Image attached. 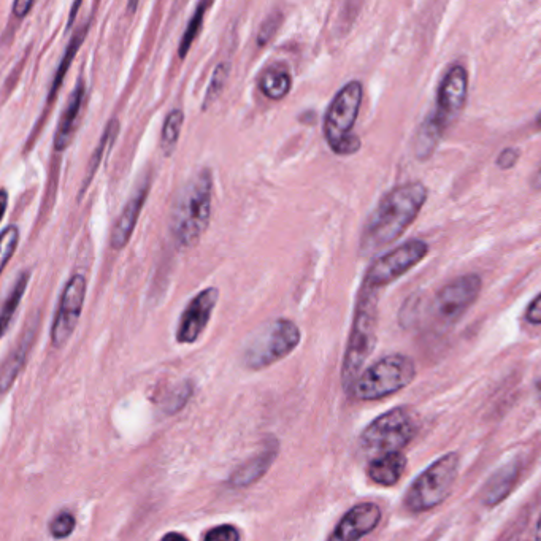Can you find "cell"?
<instances>
[{
	"mask_svg": "<svg viewBox=\"0 0 541 541\" xmlns=\"http://www.w3.org/2000/svg\"><path fill=\"white\" fill-rule=\"evenodd\" d=\"M467 96H469V75L464 66L457 64L443 77L438 88L437 107L430 116H427L423 124L443 137L449 124H453L464 110Z\"/></svg>",
	"mask_w": 541,
	"mask_h": 541,
	"instance_id": "30bf717a",
	"label": "cell"
},
{
	"mask_svg": "<svg viewBox=\"0 0 541 541\" xmlns=\"http://www.w3.org/2000/svg\"><path fill=\"white\" fill-rule=\"evenodd\" d=\"M481 288V278L473 273L445 284L432 302L435 323L440 324V327L456 324L480 297Z\"/></svg>",
	"mask_w": 541,
	"mask_h": 541,
	"instance_id": "8fae6325",
	"label": "cell"
},
{
	"mask_svg": "<svg viewBox=\"0 0 541 541\" xmlns=\"http://www.w3.org/2000/svg\"><path fill=\"white\" fill-rule=\"evenodd\" d=\"M405 469H407V457L403 456V453L386 454L370 462V480L383 488H391L399 483Z\"/></svg>",
	"mask_w": 541,
	"mask_h": 541,
	"instance_id": "e0dca14e",
	"label": "cell"
},
{
	"mask_svg": "<svg viewBox=\"0 0 541 541\" xmlns=\"http://www.w3.org/2000/svg\"><path fill=\"white\" fill-rule=\"evenodd\" d=\"M34 5L35 2H32V0H16L15 4H13V15L16 18H24V16L29 15Z\"/></svg>",
	"mask_w": 541,
	"mask_h": 541,
	"instance_id": "836d02e7",
	"label": "cell"
},
{
	"mask_svg": "<svg viewBox=\"0 0 541 541\" xmlns=\"http://www.w3.org/2000/svg\"><path fill=\"white\" fill-rule=\"evenodd\" d=\"M364 88L361 81L346 83L330 102L324 116V137L330 150L340 156L354 154L361 148V140L354 134L357 116L361 112Z\"/></svg>",
	"mask_w": 541,
	"mask_h": 541,
	"instance_id": "277c9868",
	"label": "cell"
},
{
	"mask_svg": "<svg viewBox=\"0 0 541 541\" xmlns=\"http://www.w3.org/2000/svg\"><path fill=\"white\" fill-rule=\"evenodd\" d=\"M416 377L413 359L391 354L370 365L354 381L351 394L359 400H380L407 388Z\"/></svg>",
	"mask_w": 541,
	"mask_h": 541,
	"instance_id": "8992f818",
	"label": "cell"
},
{
	"mask_svg": "<svg viewBox=\"0 0 541 541\" xmlns=\"http://www.w3.org/2000/svg\"><path fill=\"white\" fill-rule=\"evenodd\" d=\"M526 319L532 326H538L541 323L540 296H535V299L530 302L526 311Z\"/></svg>",
	"mask_w": 541,
	"mask_h": 541,
	"instance_id": "d6a6232c",
	"label": "cell"
},
{
	"mask_svg": "<svg viewBox=\"0 0 541 541\" xmlns=\"http://www.w3.org/2000/svg\"><path fill=\"white\" fill-rule=\"evenodd\" d=\"M212 210L213 175L202 169L186 181L173 200L170 232L178 248L188 250L199 243L212 219Z\"/></svg>",
	"mask_w": 541,
	"mask_h": 541,
	"instance_id": "7a4b0ae2",
	"label": "cell"
},
{
	"mask_svg": "<svg viewBox=\"0 0 541 541\" xmlns=\"http://www.w3.org/2000/svg\"><path fill=\"white\" fill-rule=\"evenodd\" d=\"M18 245H20V229L13 224L5 227L4 231L0 232V275L15 256Z\"/></svg>",
	"mask_w": 541,
	"mask_h": 541,
	"instance_id": "484cf974",
	"label": "cell"
},
{
	"mask_svg": "<svg viewBox=\"0 0 541 541\" xmlns=\"http://www.w3.org/2000/svg\"><path fill=\"white\" fill-rule=\"evenodd\" d=\"M161 541H189L188 537L178 532H170V534L164 535Z\"/></svg>",
	"mask_w": 541,
	"mask_h": 541,
	"instance_id": "d590c367",
	"label": "cell"
},
{
	"mask_svg": "<svg viewBox=\"0 0 541 541\" xmlns=\"http://www.w3.org/2000/svg\"><path fill=\"white\" fill-rule=\"evenodd\" d=\"M229 72H231V67H229L227 62H221V64H218V66L215 67L212 80H210L207 93H205L202 110H207V108L210 107V105L215 104V100L221 96L224 86H226L227 78H229Z\"/></svg>",
	"mask_w": 541,
	"mask_h": 541,
	"instance_id": "4316f807",
	"label": "cell"
},
{
	"mask_svg": "<svg viewBox=\"0 0 541 541\" xmlns=\"http://www.w3.org/2000/svg\"><path fill=\"white\" fill-rule=\"evenodd\" d=\"M300 338L294 321L273 319L251 335L243 350V364L250 370L267 369L296 350Z\"/></svg>",
	"mask_w": 541,
	"mask_h": 541,
	"instance_id": "5b68a950",
	"label": "cell"
},
{
	"mask_svg": "<svg viewBox=\"0 0 541 541\" xmlns=\"http://www.w3.org/2000/svg\"><path fill=\"white\" fill-rule=\"evenodd\" d=\"M280 24V15L270 16L269 20L265 21V23L262 24L261 31H259V45H262V47H264V45H267V43L270 42V39H272L273 35H275V32L278 31V27H280Z\"/></svg>",
	"mask_w": 541,
	"mask_h": 541,
	"instance_id": "4dcf8cb0",
	"label": "cell"
},
{
	"mask_svg": "<svg viewBox=\"0 0 541 541\" xmlns=\"http://www.w3.org/2000/svg\"><path fill=\"white\" fill-rule=\"evenodd\" d=\"M381 522V510L375 503H359L351 508L338 522L329 541H359L377 529Z\"/></svg>",
	"mask_w": 541,
	"mask_h": 541,
	"instance_id": "5bb4252c",
	"label": "cell"
},
{
	"mask_svg": "<svg viewBox=\"0 0 541 541\" xmlns=\"http://www.w3.org/2000/svg\"><path fill=\"white\" fill-rule=\"evenodd\" d=\"M86 100V81L83 78L77 81V85L73 88L70 94L69 102H67L61 119H59L58 129L54 134L53 148L56 153L69 148L72 143L73 135L77 132L78 121H80L81 110L85 105Z\"/></svg>",
	"mask_w": 541,
	"mask_h": 541,
	"instance_id": "2e32d148",
	"label": "cell"
},
{
	"mask_svg": "<svg viewBox=\"0 0 541 541\" xmlns=\"http://www.w3.org/2000/svg\"><path fill=\"white\" fill-rule=\"evenodd\" d=\"M429 197V191L421 181H411L399 186L381 199L375 212L365 223L361 237V253L372 254L392 245L402 237Z\"/></svg>",
	"mask_w": 541,
	"mask_h": 541,
	"instance_id": "6da1fadb",
	"label": "cell"
},
{
	"mask_svg": "<svg viewBox=\"0 0 541 541\" xmlns=\"http://www.w3.org/2000/svg\"><path fill=\"white\" fill-rule=\"evenodd\" d=\"M8 207V192L7 189L0 188V223L4 219L5 213H7Z\"/></svg>",
	"mask_w": 541,
	"mask_h": 541,
	"instance_id": "e575fe53",
	"label": "cell"
},
{
	"mask_svg": "<svg viewBox=\"0 0 541 541\" xmlns=\"http://www.w3.org/2000/svg\"><path fill=\"white\" fill-rule=\"evenodd\" d=\"M459 456L449 453L440 457L429 469L411 483L410 489L405 494V508L410 513H424L434 510L440 503L445 502L446 497L453 491L457 475H459Z\"/></svg>",
	"mask_w": 541,
	"mask_h": 541,
	"instance_id": "52a82bcc",
	"label": "cell"
},
{
	"mask_svg": "<svg viewBox=\"0 0 541 541\" xmlns=\"http://www.w3.org/2000/svg\"><path fill=\"white\" fill-rule=\"evenodd\" d=\"M150 194V181H143L139 188L132 192V196L127 200L123 210L119 213L110 234V245L113 250H123L134 234L135 226L139 223L140 213L145 207L146 199Z\"/></svg>",
	"mask_w": 541,
	"mask_h": 541,
	"instance_id": "9a60e30c",
	"label": "cell"
},
{
	"mask_svg": "<svg viewBox=\"0 0 541 541\" xmlns=\"http://www.w3.org/2000/svg\"><path fill=\"white\" fill-rule=\"evenodd\" d=\"M29 340H31V338L24 340V342L21 343L20 348H16V350L8 356L4 367H0V388H2V383H7V386L12 383L13 378H16V373L20 372V369L24 364V359H26L27 343H29Z\"/></svg>",
	"mask_w": 541,
	"mask_h": 541,
	"instance_id": "83f0119b",
	"label": "cell"
},
{
	"mask_svg": "<svg viewBox=\"0 0 541 541\" xmlns=\"http://www.w3.org/2000/svg\"><path fill=\"white\" fill-rule=\"evenodd\" d=\"M519 161V150L516 148H505L502 153L499 154L497 158V165L500 169L508 170L511 167H515L516 162Z\"/></svg>",
	"mask_w": 541,
	"mask_h": 541,
	"instance_id": "1f68e13d",
	"label": "cell"
},
{
	"mask_svg": "<svg viewBox=\"0 0 541 541\" xmlns=\"http://www.w3.org/2000/svg\"><path fill=\"white\" fill-rule=\"evenodd\" d=\"M75 526H77V519H75V516H73L70 511H61V513H58V516L50 522V534L53 535L54 538L61 540V538L69 537L73 530H75Z\"/></svg>",
	"mask_w": 541,
	"mask_h": 541,
	"instance_id": "f1b7e54d",
	"label": "cell"
},
{
	"mask_svg": "<svg viewBox=\"0 0 541 541\" xmlns=\"http://www.w3.org/2000/svg\"><path fill=\"white\" fill-rule=\"evenodd\" d=\"M261 93L267 99L281 100L291 93L292 77L286 64H273L262 72L259 80Z\"/></svg>",
	"mask_w": 541,
	"mask_h": 541,
	"instance_id": "ac0fdd59",
	"label": "cell"
},
{
	"mask_svg": "<svg viewBox=\"0 0 541 541\" xmlns=\"http://www.w3.org/2000/svg\"><path fill=\"white\" fill-rule=\"evenodd\" d=\"M89 29H91V21H86L83 26L78 29L75 34L72 35V39L69 40V45H67L66 53L62 56L61 62H59L58 70L54 73L53 85H51L50 96L48 100H51V97L56 96L59 88H61L62 81L66 77V73L69 72L70 66H72L73 59L77 56L78 50H80L81 45L85 42L86 35H88Z\"/></svg>",
	"mask_w": 541,
	"mask_h": 541,
	"instance_id": "44dd1931",
	"label": "cell"
},
{
	"mask_svg": "<svg viewBox=\"0 0 541 541\" xmlns=\"http://www.w3.org/2000/svg\"><path fill=\"white\" fill-rule=\"evenodd\" d=\"M518 480V469L515 465H508L505 469H500L499 473L492 476L488 488L484 491V503L486 505H497L502 502Z\"/></svg>",
	"mask_w": 541,
	"mask_h": 541,
	"instance_id": "603a6c76",
	"label": "cell"
},
{
	"mask_svg": "<svg viewBox=\"0 0 541 541\" xmlns=\"http://www.w3.org/2000/svg\"><path fill=\"white\" fill-rule=\"evenodd\" d=\"M416 419L405 408H394L369 424L361 434L362 451L377 459L386 454L400 453L415 438Z\"/></svg>",
	"mask_w": 541,
	"mask_h": 541,
	"instance_id": "ba28073f",
	"label": "cell"
},
{
	"mask_svg": "<svg viewBox=\"0 0 541 541\" xmlns=\"http://www.w3.org/2000/svg\"><path fill=\"white\" fill-rule=\"evenodd\" d=\"M277 457V446L272 445L269 448H265L258 456H254L251 461L243 464L237 472L232 475V486L237 488H246L250 484L256 483L259 478L265 475V472L269 470L272 465L273 459Z\"/></svg>",
	"mask_w": 541,
	"mask_h": 541,
	"instance_id": "d6986e66",
	"label": "cell"
},
{
	"mask_svg": "<svg viewBox=\"0 0 541 541\" xmlns=\"http://www.w3.org/2000/svg\"><path fill=\"white\" fill-rule=\"evenodd\" d=\"M119 134V119L112 118L105 126L104 134L100 137L99 143H97L96 150H94L93 156L89 159L88 169H86L85 180H83V186H81V196L85 194L88 186L91 185L94 175L97 170L100 169V165L104 162L105 156L112 150L113 143H115L116 137Z\"/></svg>",
	"mask_w": 541,
	"mask_h": 541,
	"instance_id": "ffe728a7",
	"label": "cell"
},
{
	"mask_svg": "<svg viewBox=\"0 0 541 541\" xmlns=\"http://www.w3.org/2000/svg\"><path fill=\"white\" fill-rule=\"evenodd\" d=\"M86 291H88V280L81 273L72 275L62 289L53 326H51V343L54 348H62L66 345L77 329L83 307H85Z\"/></svg>",
	"mask_w": 541,
	"mask_h": 541,
	"instance_id": "7c38bea8",
	"label": "cell"
},
{
	"mask_svg": "<svg viewBox=\"0 0 541 541\" xmlns=\"http://www.w3.org/2000/svg\"><path fill=\"white\" fill-rule=\"evenodd\" d=\"M210 7H212L210 2H200L197 5L196 12H194L191 20H189L188 27H186L185 34H183V39H181L180 47H178V56L181 59L186 58V54L191 50L192 43L196 42L197 37H199L202 26H204L205 13H207Z\"/></svg>",
	"mask_w": 541,
	"mask_h": 541,
	"instance_id": "d4e9b609",
	"label": "cell"
},
{
	"mask_svg": "<svg viewBox=\"0 0 541 541\" xmlns=\"http://www.w3.org/2000/svg\"><path fill=\"white\" fill-rule=\"evenodd\" d=\"M29 278H31L29 272H21L20 277L16 278L15 284H13L12 289L5 297L4 304L0 305V338L4 337L8 326L12 323L16 310L20 307L24 292L29 286Z\"/></svg>",
	"mask_w": 541,
	"mask_h": 541,
	"instance_id": "7402d4cb",
	"label": "cell"
},
{
	"mask_svg": "<svg viewBox=\"0 0 541 541\" xmlns=\"http://www.w3.org/2000/svg\"><path fill=\"white\" fill-rule=\"evenodd\" d=\"M80 7H81V2H77V4H73L72 15H70V20H69V26L70 24H72L73 18H75V15H77V10H80Z\"/></svg>",
	"mask_w": 541,
	"mask_h": 541,
	"instance_id": "8d00e7d4",
	"label": "cell"
},
{
	"mask_svg": "<svg viewBox=\"0 0 541 541\" xmlns=\"http://www.w3.org/2000/svg\"><path fill=\"white\" fill-rule=\"evenodd\" d=\"M219 291L216 288H207L200 291L194 299L189 302L188 307L181 315L177 329V342L181 345H192L204 334L213 311L218 304Z\"/></svg>",
	"mask_w": 541,
	"mask_h": 541,
	"instance_id": "4fadbf2b",
	"label": "cell"
},
{
	"mask_svg": "<svg viewBox=\"0 0 541 541\" xmlns=\"http://www.w3.org/2000/svg\"><path fill=\"white\" fill-rule=\"evenodd\" d=\"M427 254H429V245L424 240H410L397 246L373 261L365 273L362 288L380 292L411 269H415L419 262L426 259Z\"/></svg>",
	"mask_w": 541,
	"mask_h": 541,
	"instance_id": "9c48e42d",
	"label": "cell"
},
{
	"mask_svg": "<svg viewBox=\"0 0 541 541\" xmlns=\"http://www.w3.org/2000/svg\"><path fill=\"white\" fill-rule=\"evenodd\" d=\"M204 541H240V534H238L237 527L223 524V526H216L212 530H208Z\"/></svg>",
	"mask_w": 541,
	"mask_h": 541,
	"instance_id": "f546056e",
	"label": "cell"
},
{
	"mask_svg": "<svg viewBox=\"0 0 541 541\" xmlns=\"http://www.w3.org/2000/svg\"><path fill=\"white\" fill-rule=\"evenodd\" d=\"M378 297L380 292L361 289L354 311L353 327L343 359V388L350 392L354 381L361 375L364 364L377 343Z\"/></svg>",
	"mask_w": 541,
	"mask_h": 541,
	"instance_id": "3957f363",
	"label": "cell"
},
{
	"mask_svg": "<svg viewBox=\"0 0 541 541\" xmlns=\"http://www.w3.org/2000/svg\"><path fill=\"white\" fill-rule=\"evenodd\" d=\"M183 123H185V113L180 108H173L172 112L165 116L161 131V148L165 156H170L177 148Z\"/></svg>",
	"mask_w": 541,
	"mask_h": 541,
	"instance_id": "cb8c5ba5",
	"label": "cell"
}]
</instances>
